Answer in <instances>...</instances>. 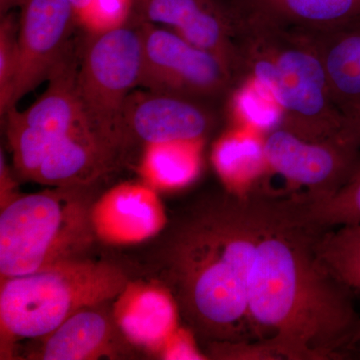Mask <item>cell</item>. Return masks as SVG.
Returning a JSON list of instances; mask_svg holds the SVG:
<instances>
[{
  "label": "cell",
  "instance_id": "cell-1",
  "mask_svg": "<svg viewBox=\"0 0 360 360\" xmlns=\"http://www.w3.org/2000/svg\"><path fill=\"white\" fill-rule=\"evenodd\" d=\"M245 297L262 359L343 360L360 323L352 291L319 260L300 193L250 188L196 200Z\"/></svg>",
  "mask_w": 360,
  "mask_h": 360
},
{
  "label": "cell",
  "instance_id": "cell-2",
  "mask_svg": "<svg viewBox=\"0 0 360 360\" xmlns=\"http://www.w3.org/2000/svg\"><path fill=\"white\" fill-rule=\"evenodd\" d=\"M236 11L243 82L252 80L267 90L281 112L278 125L311 141L345 134L347 120L331 98L323 65L309 40Z\"/></svg>",
  "mask_w": 360,
  "mask_h": 360
},
{
  "label": "cell",
  "instance_id": "cell-3",
  "mask_svg": "<svg viewBox=\"0 0 360 360\" xmlns=\"http://www.w3.org/2000/svg\"><path fill=\"white\" fill-rule=\"evenodd\" d=\"M130 279L125 270L84 257L25 276L1 279V355L13 343L40 340L80 310L115 302Z\"/></svg>",
  "mask_w": 360,
  "mask_h": 360
},
{
  "label": "cell",
  "instance_id": "cell-4",
  "mask_svg": "<svg viewBox=\"0 0 360 360\" xmlns=\"http://www.w3.org/2000/svg\"><path fill=\"white\" fill-rule=\"evenodd\" d=\"M87 186L20 195L0 214L1 279L35 274L84 253L96 240Z\"/></svg>",
  "mask_w": 360,
  "mask_h": 360
},
{
  "label": "cell",
  "instance_id": "cell-5",
  "mask_svg": "<svg viewBox=\"0 0 360 360\" xmlns=\"http://www.w3.org/2000/svg\"><path fill=\"white\" fill-rule=\"evenodd\" d=\"M142 63L139 25L101 34H90L78 63L77 91L90 129L127 155L122 134V113L127 97L139 86Z\"/></svg>",
  "mask_w": 360,
  "mask_h": 360
},
{
  "label": "cell",
  "instance_id": "cell-6",
  "mask_svg": "<svg viewBox=\"0 0 360 360\" xmlns=\"http://www.w3.org/2000/svg\"><path fill=\"white\" fill-rule=\"evenodd\" d=\"M137 22L142 39L139 86L214 103L229 101L239 82L219 56L191 44L174 30Z\"/></svg>",
  "mask_w": 360,
  "mask_h": 360
},
{
  "label": "cell",
  "instance_id": "cell-7",
  "mask_svg": "<svg viewBox=\"0 0 360 360\" xmlns=\"http://www.w3.org/2000/svg\"><path fill=\"white\" fill-rule=\"evenodd\" d=\"M77 70L70 49L42 96L27 110L13 108L4 115L14 169L20 179L32 181L45 158L61 141L89 127L78 101Z\"/></svg>",
  "mask_w": 360,
  "mask_h": 360
},
{
  "label": "cell",
  "instance_id": "cell-8",
  "mask_svg": "<svg viewBox=\"0 0 360 360\" xmlns=\"http://www.w3.org/2000/svg\"><path fill=\"white\" fill-rule=\"evenodd\" d=\"M262 144L267 169L305 188L312 200L333 195L360 168V146L347 134L311 141L277 124L265 132Z\"/></svg>",
  "mask_w": 360,
  "mask_h": 360
},
{
  "label": "cell",
  "instance_id": "cell-9",
  "mask_svg": "<svg viewBox=\"0 0 360 360\" xmlns=\"http://www.w3.org/2000/svg\"><path fill=\"white\" fill-rule=\"evenodd\" d=\"M219 103L165 92L132 91L122 113V134L129 151L169 141H205L219 125Z\"/></svg>",
  "mask_w": 360,
  "mask_h": 360
},
{
  "label": "cell",
  "instance_id": "cell-10",
  "mask_svg": "<svg viewBox=\"0 0 360 360\" xmlns=\"http://www.w3.org/2000/svg\"><path fill=\"white\" fill-rule=\"evenodd\" d=\"M134 20L168 26L200 49L219 56L239 84L243 65L236 42L238 11L231 0H136Z\"/></svg>",
  "mask_w": 360,
  "mask_h": 360
},
{
  "label": "cell",
  "instance_id": "cell-11",
  "mask_svg": "<svg viewBox=\"0 0 360 360\" xmlns=\"http://www.w3.org/2000/svg\"><path fill=\"white\" fill-rule=\"evenodd\" d=\"M77 22L68 0L23 1L18 27L20 63L9 110L42 82H49L70 51L68 39Z\"/></svg>",
  "mask_w": 360,
  "mask_h": 360
},
{
  "label": "cell",
  "instance_id": "cell-12",
  "mask_svg": "<svg viewBox=\"0 0 360 360\" xmlns=\"http://www.w3.org/2000/svg\"><path fill=\"white\" fill-rule=\"evenodd\" d=\"M167 221L158 191L143 181L118 184L92 203L94 234L106 245L144 243L158 236Z\"/></svg>",
  "mask_w": 360,
  "mask_h": 360
},
{
  "label": "cell",
  "instance_id": "cell-13",
  "mask_svg": "<svg viewBox=\"0 0 360 360\" xmlns=\"http://www.w3.org/2000/svg\"><path fill=\"white\" fill-rule=\"evenodd\" d=\"M108 303L87 307L70 316L49 335L40 338L34 359H117L130 345L116 323Z\"/></svg>",
  "mask_w": 360,
  "mask_h": 360
},
{
  "label": "cell",
  "instance_id": "cell-14",
  "mask_svg": "<svg viewBox=\"0 0 360 360\" xmlns=\"http://www.w3.org/2000/svg\"><path fill=\"white\" fill-rule=\"evenodd\" d=\"M113 315L132 347L160 354L179 329V311L167 288L155 281H131L115 300Z\"/></svg>",
  "mask_w": 360,
  "mask_h": 360
},
{
  "label": "cell",
  "instance_id": "cell-15",
  "mask_svg": "<svg viewBox=\"0 0 360 360\" xmlns=\"http://www.w3.org/2000/svg\"><path fill=\"white\" fill-rule=\"evenodd\" d=\"M321 58L329 91L347 120L360 117V16L321 32H300Z\"/></svg>",
  "mask_w": 360,
  "mask_h": 360
},
{
  "label": "cell",
  "instance_id": "cell-16",
  "mask_svg": "<svg viewBox=\"0 0 360 360\" xmlns=\"http://www.w3.org/2000/svg\"><path fill=\"white\" fill-rule=\"evenodd\" d=\"M243 13L300 32H321L360 16V0H231Z\"/></svg>",
  "mask_w": 360,
  "mask_h": 360
},
{
  "label": "cell",
  "instance_id": "cell-17",
  "mask_svg": "<svg viewBox=\"0 0 360 360\" xmlns=\"http://www.w3.org/2000/svg\"><path fill=\"white\" fill-rule=\"evenodd\" d=\"M205 141H169L144 146L139 172L156 191L182 188L196 179Z\"/></svg>",
  "mask_w": 360,
  "mask_h": 360
},
{
  "label": "cell",
  "instance_id": "cell-18",
  "mask_svg": "<svg viewBox=\"0 0 360 360\" xmlns=\"http://www.w3.org/2000/svg\"><path fill=\"white\" fill-rule=\"evenodd\" d=\"M227 132L215 142L212 160L217 174L232 193L250 191L253 180L267 168L262 139L245 129Z\"/></svg>",
  "mask_w": 360,
  "mask_h": 360
},
{
  "label": "cell",
  "instance_id": "cell-19",
  "mask_svg": "<svg viewBox=\"0 0 360 360\" xmlns=\"http://www.w3.org/2000/svg\"><path fill=\"white\" fill-rule=\"evenodd\" d=\"M316 250L323 266L341 283L360 295V224L322 232Z\"/></svg>",
  "mask_w": 360,
  "mask_h": 360
},
{
  "label": "cell",
  "instance_id": "cell-20",
  "mask_svg": "<svg viewBox=\"0 0 360 360\" xmlns=\"http://www.w3.org/2000/svg\"><path fill=\"white\" fill-rule=\"evenodd\" d=\"M300 195L307 219L321 231L360 224V168L328 198L312 200L302 193Z\"/></svg>",
  "mask_w": 360,
  "mask_h": 360
},
{
  "label": "cell",
  "instance_id": "cell-21",
  "mask_svg": "<svg viewBox=\"0 0 360 360\" xmlns=\"http://www.w3.org/2000/svg\"><path fill=\"white\" fill-rule=\"evenodd\" d=\"M20 20L15 14L1 15L0 23V112L4 115L11 106L14 84L18 77L20 51H18Z\"/></svg>",
  "mask_w": 360,
  "mask_h": 360
},
{
  "label": "cell",
  "instance_id": "cell-22",
  "mask_svg": "<svg viewBox=\"0 0 360 360\" xmlns=\"http://www.w3.org/2000/svg\"><path fill=\"white\" fill-rule=\"evenodd\" d=\"M134 0H89L77 15L89 34H101L127 25L134 14Z\"/></svg>",
  "mask_w": 360,
  "mask_h": 360
},
{
  "label": "cell",
  "instance_id": "cell-23",
  "mask_svg": "<svg viewBox=\"0 0 360 360\" xmlns=\"http://www.w3.org/2000/svg\"><path fill=\"white\" fill-rule=\"evenodd\" d=\"M191 333L179 328L161 350L160 356L165 359H205V354H201L194 343L193 333Z\"/></svg>",
  "mask_w": 360,
  "mask_h": 360
},
{
  "label": "cell",
  "instance_id": "cell-24",
  "mask_svg": "<svg viewBox=\"0 0 360 360\" xmlns=\"http://www.w3.org/2000/svg\"><path fill=\"white\" fill-rule=\"evenodd\" d=\"M16 193V181L13 176L11 168L7 165L6 155L1 150L0 155V206L6 207L18 198Z\"/></svg>",
  "mask_w": 360,
  "mask_h": 360
},
{
  "label": "cell",
  "instance_id": "cell-25",
  "mask_svg": "<svg viewBox=\"0 0 360 360\" xmlns=\"http://www.w3.org/2000/svg\"><path fill=\"white\" fill-rule=\"evenodd\" d=\"M345 132L360 146V117L355 118V120H347Z\"/></svg>",
  "mask_w": 360,
  "mask_h": 360
},
{
  "label": "cell",
  "instance_id": "cell-26",
  "mask_svg": "<svg viewBox=\"0 0 360 360\" xmlns=\"http://www.w3.org/2000/svg\"><path fill=\"white\" fill-rule=\"evenodd\" d=\"M347 355L348 359H360V323L348 348Z\"/></svg>",
  "mask_w": 360,
  "mask_h": 360
},
{
  "label": "cell",
  "instance_id": "cell-27",
  "mask_svg": "<svg viewBox=\"0 0 360 360\" xmlns=\"http://www.w3.org/2000/svg\"><path fill=\"white\" fill-rule=\"evenodd\" d=\"M70 2V6H72L73 11H75V16L77 15L82 9L86 6L89 4V0H68Z\"/></svg>",
  "mask_w": 360,
  "mask_h": 360
}]
</instances>
